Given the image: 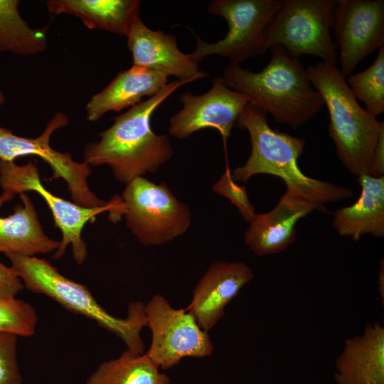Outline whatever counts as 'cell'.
<instances>
[{
    "instance_id": "28",
    "label": "cell",
    "mask_w": 384,
    "mask_h": 384,
    "mask_svg": "<svg viewBox=\"0 0 384 384\" xmlns=\"http://www.w3.org/2000/svg\"><path fill=\"white\" fill-rule=\"evenodd\" d=\"M23 287V282L12 267L0 262V296L16 297Z\"/></svg>"
},
{
    "instance_id": "25",
    "label": "cell",
    "mask_w": 384,
    "mask_h": 384,
    "mask_svg": "<svg viewBox=\"0 0 384 384\" xmlns=\"http://www.w3.org/2000/svg\"><path fill=\"white\" fill-rule=\"evenodd\" d=\"M37 320L36 311L30 303L0 296V334L31 336L35 332Z\"/></svg>"
},
{
    "instance_id": "15",
    "label": "cell",
    "mask_w": 384,
    "mask_h": 384,
    "mask_svg": "<svg viewBox=\"0 0 384 384\" xmlns=\"http://www.w3.org/2000/svg\"><path fill=\"white\" fill-rule=\"evenodd\" d=\"M253 277V271L244 262L216 261L198 282L185 309L208 332L223 316L226 305Z\"/></svg>"
},
{
    "instance_id": "8",
    "label": "cell",
    "mask_w": 384,
    "mask_h": 384,
    "mask_svg": "<svg viewBox=\"0 0 384 384\" xmlns=\"http://www.w3.org/2000/svg\"><path fill=\"white\" fill-rule=\"evenodd\" d=\"M126 225L140 243L164 244L185 233L191 223L188 206L167 185L138 176L126 184L120 196Z\"/></svg>"
},
{
    "instance_id": "29",
    "label": "cell",
    "mask_w": 384,
    "mask_h": 384,
    "mask_svg": "<svg viewBox=\"0 0 384 384\" xmlns=\"http://www.w3.org/2000/svg\"><path fill=\"white\" fill-rule=\"evenodd\" d=\"M384 127L379 134L377 144L373 151L369 174L373 177L384 176Z\"/></svg>"
},
{
    "instance_id": "20",
    "label": "cell",
    "mask_w": 384,
    "mask_h": 384,
    "mask_svg": "<svg viewBox=\"0 0 384 384\" xmlns=\"http://www.w3.org/2000/svg\"><path fill=\"white\" fill-rule=\"evenodd\" d=\"M49 14L78 17L89 29H100L127 36L140 17L139 0H48Z\"/></svg>"
},
{
    "instance_id": "2",
    "label": "cell",
    "mask_w": 384,
    "mask_h": 384,
    "mask_svg": "<svg viewBox=\"0 0 384 384\" xmlns=\"http://www.w3.org/2000/svg\"><path fill=\"white\" fill-rule=\"evenodd\" d=\"M235 127L246 129L251 141V154L246 163L231 174L235 182L246 183L259 174L281 178L287 191L319 210L328 203L351 198V189L306 176L298 166L306 140L270 127L267 113L247 103L239 114Z\"/></svg>"
},
{
    "instance_id": "31",
    "label": "cell",
    "mask_w": 384,
    "mask_h": 384,
    "mask_svg": "<svg viewBox=\"0 0 384 384\" xmlns=\"http://www.w3.org/2000/svg\"><path fill=\"white\" fill-rule=\"evenodd\" d=\"M6 101V97L3 91L0 89V107L4 105Z\"/></svg>"
},
{
    "instance_id": "19",
    "label": "cell",
    "mask_w": 384,
    "mask_h": 384,
    "mask_svg": "<svg viewBox=\"0 0 384 384\" xmlns=\"http://www.w3.org/2000/svg\"><path fill=\"white\" fill-rule=\"evenodd\" d=\"M16 194L4 191L0 195V208ZM23 204H17L7 217L0 215V252L34 256L56 250L60 241L46 235L32 200L28 194H19Z\"/></svg>"
},
{
    "instance_id": "7",
    "label": "cell",
    "mask_w": 384,
    "mask_h": 384,
    "mask_svg": "<svg viewBox=\"0 0 384 384\" xmlns=\"http://www.w3.org/2000/svg\"><path fill=\"white\" fill-rule=\"evenodd\" d=\"M336 6V0L284 1L265 31V50L279 46L293 58L310 55L336 65L338 53L330 33Z\"/></svg>"
},
{
    "instance_id": "23",
    "label": "cell",
    "mask_w": 384,
    "mask_h": 384,
    "mask_svg": "<svg viewBox=\"0 0 384 384\" xmlns=\"http://www.w3.org/2000/svg\"><path fill=\"white\" fill-rule=\"evenodd\" d=\"M169 377L146 353L133 356L127 351L117 358L102 363L86 384H169Z\"/></svg>"
},
{
    "instance_id": "24",
    "label": "cell",
    "mask_w": 384,
    "mask_h": 384,
    "mask_svg": "<svg viewBox=\"0 0 384 384\" xmlns=\"http://www.w3.org/2000/svg\"><path fill=\"white\" fill-rule=\"evenodd\" d=\"M346 80L356 99L365 103L367 111L375 117L384 112V47L378 50L370 67L350 74Z\"/></svg>"
},
{
    "instance_id": "13",
    "label": "cell",
    "mask_w": 384,
    "mask_h": 384,
    "mask_svg": "<svg viewBox=\"0 0 384 384\" xmlns=\"http://www.w3.org/2000/svg\"><path fill=\"white\" fill-rule=\"evenodd\" d=\"M179 100L183 108L170 117L169 133L180 139L212 128L217 129L225 141L239 114L248 103L246 96L227 87L221 77L212 80V87L207 92L201 95L183 92Z\"/></svg>"
},
{
    "instance_id": "16",
    "label": "cell",
    "mask_w": 384,
    "mask_h": 384,
    "mask_svg": "<svg viewBox=\"0 0 384 384\" xmlns=\"http://www.w3.org/2000/svg\"><path fill=\"white\" fill-rule=\"evenodd\" d=\"M314 210L315 206L286 191L273 209L252 217L245 243L257 256L279 253L295 240L297 222Z\"/></svg>"
},
{
    "instance_id": "27",
    "label": "cell",
    "mask_w": 384,
    "mask_h": 384,
    "mask_svg": "<svg viewBox=\"0 0 384 384\" xmlns=\"http://www.w3.org/2000/svg\"><path fill=\"white\" fill-rule=\"evenodd\" d=\"M17 336L0 334V384H21L16 356Z\"/></svg>"
},
{
    "instance_id": "26",
    "label": "cell",
    "mask_w": 384,
    "mask_h": 384,
    "mask_svg": "<svg viewBox=\"0 0 384 384\" xmlns=\"http://www.w3.org/2000/svg\"><path fill=\"white\" fill-rule=\"evenodd\" d=\"M213 190L229 199L246 222L249 223L256 214L255 208L247 196L245 186H240L234 181L228 169L213 186Z\"/></svg>"
},
{
    "instance_id": "18",
    "label": "cell",
    "mask_w": 384,
    "mask_h": 384,
    "mask_svg": "<svg viewBox=\"0 0 384 384\" xmlns=\"http://www.w3.org/2000/svg\"><path fill=\"white\" fill-rule=\"evenodd\" d=\"M167 83V76L144 68L132 65L120 70L87 102L86 118L90 122H96L107 112L132 107L141 102L143 97L154 95Z\"/></svg>"
},
{
    "instance_id": "14",
    "label": "cell",
    "mask_w": 384,
    "mask_h": 384,
    "mask_svg": "<svg viewBox=\"0 0 384 384\" xmlns=\"http://www.w3.org/2000/svg\"><path fill=\"white\" fill-rule=\"evenodd\" d=\"M126 38L133 66L161 73L167 77L174 76L186 83L207 76L199 69L198 63L191 53L179 50L175 36L150 29L140 17L134 21Z\"/></svg>"
},
{
    "instance_id": "17",
    "label": "cell",
    "mask_w": 384,
    "mask_h": 384,
    "mask_svg": "<svg viewBox=\"0 0 384 384\" xmlns=\"http://www.w3.org/2000/svg\"><path fill=\"white\" fill-rule=\"evenodd\" d=\"M336 384H384V327L366 325L360 336L348 338L336 360Z\"/></svg>"
},
{
    "instance_id": "21",
    "label": "cell",
    "mask_w": 384,
    "mask_h": 384,
    "mask_svg": "<svg viewBox=\"0 0 384 384\" xmlns=\"http://www.w3.org/2000/svg\"><path fill=\"white\" fill-rule=\"evenodd\" d=\"M361 193L351 206L333 213L332 226L341 236L354 240L366 234L375 238L384 236V176L368 174L358 177Z\"/></svg>"
},
{
    "instance_id": "11",
    "label": "cell",
    "mask_w": 384,
    "mask_h": 384,
    "mask_svg": "<svg viewBox=\"0 0 384 384\" xmlns=\"http://www.w3.org/2000/svg\"><path fill=\"white\" fill-rule=\"evenodd\" d=\"M146 326L151 331L147 356L164 370L187 356L211 355L213 344L208 332L184 309H174L161 295H154L145 305Z\"/></svg>"
},
{
    "instance_id": "22",
    "label": "cell",
    "mask_w": 384,
    "mask_h": 384,
    "mask_svg": "<svg viewBox=\"0 0 384 384\" xmlns=\"http://www.w3.org/2000/svg\"><path fill=\"white\" fill-rule=\"evenodd\" d=\"M18 0H0V52L31 56L48 48L47 27L33 28L18 11Z\"/></svg>"
},
{
    "instance_id": "12",
    "label": "cell",
    "mask_w": 384,
    "mask_h": 384,
    "mask_svg": "<svg viewBox=\"0 0 384 384\" xmlns=\"http://www.w3.org/2000/svg\"><path fill=\"white\" fill-rule=\"evenodd\" d=\"M332 27L340 70L346 77L364 58L384 47V1L336 0Z\"/></svg>"
},
{
    "instance_id": "10",
    "label": "cell",
    "mask_w": 384,
    "mask_h": 384,
    "mask_svg": "<svg viewBox=\"0 0 384 384\" xmlns=\"http://www.w3.org/2000/svg\"><path fill=\"white\" fill-rule=\"evenodd\" d=\"M69 122L65 114L58 112L48 122L43 132L36 138L18 136L0 126V160L14 161L16 158L25 156H38L53 171L49 181L63 178L65 181L73 203L85 208L105 206L109 201L98 198L89 187L87 178L92 171L90 166L84 161H75L70 153L60 152L50 146L52 134Z\"/></svg>"
},
{
    "instance_id": "1",
    "label": "cell",
    "mask_w": 384,
    "mask_h": 384,
    "mask_svg": "<svg viewBox=\"0 0 384 384\" xmlns=\"http://www.w3.org/2000/svg\"><path fill=\"white\" fill-rule=\"evenodd\" d=\"M186 83L172 80L152 97L114 117L113 124L97 134L98 141L85 144L84 162L90 166H108L115 179L125 184L146 173L156 172L171 159L174 149L167 134L153 132L151 117L163 102Z\"/></svg>"
},
{
    "instance_id": "30",
    "label": "cell",
    "mask_w": 384,
    "mask_h": 384,
    "mask_svg": "<svg viewBox=\"0 0 384 384\" xmlns=\"http://www.w3.org/2000/svg\"><path fill=\"white\" fill-rule=\"evenodd\" d=\"M382 265L380 266L379 273H378V289L380 292V296L383 306L384 302V270H383V260L381 262Z\"/></svg>"
},
{
    "instance_id": "5",
    "label": "cell",
    "mask_w": 384,
    "mask_h": 384,
    "mask_svg": "<svg viewBox=\"0 0 384 384\" xmlns=\"http://www.w3.org/2000/svg\"><path fill=\"white\" fill-rule=\"evenodd\" d=\"M5 255L27 289L46 295L65 309L95 321L119 336L129 353H144L140 333L146 326V317L142 302H131L124 319L113 316L97 303L85 285L63 276L46 260L16 253Z\"/></svg>"
},
{
    "instance_id": "4",
    "label": "cell",
    "mask_w": 384,
    "mask_h": 384,
    "mask_svg": "<svg viewBox=\"0 0 384 384\" xmlns=\"http://www.w3.org/2000/svg\"><path fill=\"white\" fill-rule=\"evenodd\" d=\"M306 74L328 109L329 132L340 161L353 175L369 174L384 122L360 106L336 65L319 61Z\"/></svg>"
},
{
    "instance_id": "3",
    "label": "cell",
    "mask_w": 384,
    "mask_h": 384,
    "mask_svg": "<svg viewBox=\"0 0 384 384\" xmlns=\"http://www.w3.org/2000/svg\"><path fill=\"white\" fill-rule=\"evenodd\" d=\"M270 49V60L261 71L255 73L230 62L221 78L227 87L272 114L276 122L296 130L317 114L324 102L299 58L279 46Z\"/></svg>"
},
{
    "instance_id": "9",
    "label": "cell",
    "mask_w": 384,
    "mask_h": 384,
    "mask_svg": "<svg viewBox=\"0 0 384 384\" xmlns=\"http://www.w3.org/2000/svg\"><path fill=\"white\" fill-rule=\"evenodd\" d=\"M284 4L282 0H212L207 11L223 17L228 31L223 38L210 43L196 36V47L191 53L199 63L217 55L230 62L240 63L262 55L265 31Z\"/></svg>"
},
{
    "instance_id": "6",
    "label": "cell",
    "mask_w": 384,
    "mask_h": 384,
    "mask_svg": "<svg viewBox=\"0 0 384 384\" xmlns=\"http://www.w3.org/2000/svg\"><path fill=\"white\" fill-rule=\"evenodd\" d=\"M0 186L4 191L14 194L34 191L43 198L51 211L55 225L62 233L59 247L52 258L60 259L70 245L73 257L79 265L87 255V244L82 237L86 223L105 211L110 212V220L117 222L124 211L119 196L112 197L107 206L97 208L82 207L56 196L42 184L38 166L31 160L21 166L0 160Z\"/></svg>"
}]
</instances>
